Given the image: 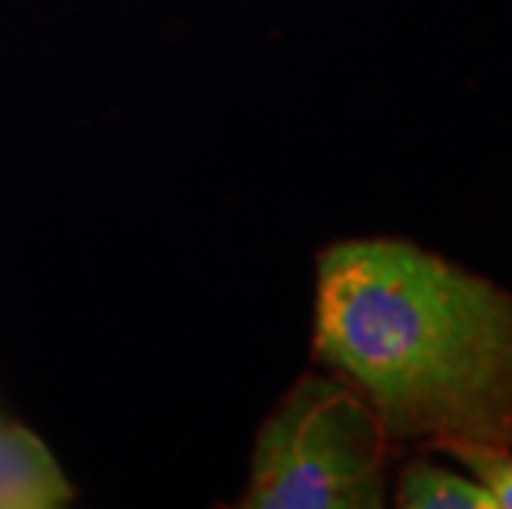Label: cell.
<instances>
[{
  "instance_id": "1",
  "label": "cell",
  "mask_w": 512,
  "mask_h": 509,
  "mask_svg": "<svg viewBox=\"0 0 512 509\" xmlns=\"http://www.w3.org/2000/svg\"><path fill=\"white\" fill-rule=\"evenodd\" d=\"M314 354L390 443L512 447V295L417 245L361 238L321 255Z\"/></svg>"
},
{
  "instance_id": "4",
  "label": "cell",
  "mask_w": 512,
  "mask_h": 509,
  "mask_svg": "<svg viewBox=\"0 0 512 509\" xmlns=\"http://www.w3.org/2000/svg\"><path fill=\"white\" fill-rule=\"evenodd\" d=\"M397 503L407 509H496L493 493L483 483L463 480L460 473L413 463L397 483Z\"/></svg>"
},
{
  "instance_id": "5",
  "label": "cell",
  "mask_w": 512,
  "mask_h": 509,
  "mask_svg": "<svg viewBox=\"0 0 512 509\" xmlns=\"http://www.w3.org/2000/svg\"><path fill=\"white\" fill-rule=\"evenodd\" d=\"M440 450L453 453L466 470H473L489 493L496 509H512V457L503 447H483V443H443Z\"/></svg>"
},
{
  "instance_id": "2",
  "label": "cell",
  "mask_w": 512,
  "mask_h": 509,
  "mask_svg": "<svg viewBox=\"0 0 512 509\" xmlns=\"http://www.w3.org/2000/svg\"><path fill=\"white\" fill-rule=\"evenodd\" d=\"M390 437L341 377L308 374L255 440L248 509H374L384 503Z\"/></svg>"
},
{
  "instance_id": "3",
  "label": "cell",
  "mask_w": 512,
  "mask_h": 509,
  "mask_svg": "<svg viewBox=\"0 0 512 509\" xmlns=\"http://www.w3.org/2000/svg\"><path fill=\"white\" fill-rule=\"evenodd\" d=\"M70 500L73 486L43 440L0 417V509H53Z\"/></svg>"
}]
</instances>
